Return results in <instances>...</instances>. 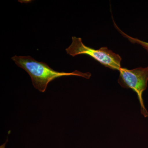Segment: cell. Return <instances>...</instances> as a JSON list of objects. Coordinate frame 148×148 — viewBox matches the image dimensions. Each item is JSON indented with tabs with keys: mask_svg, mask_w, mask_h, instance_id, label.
<instances>
[{
	"mask_svg": "<svg viewBox=\"0 0 148 148\" xmlns=\"http://www.w3.org/2000/svg\"><path fill=\"white\" fill-rule=\"evenodd\" d=\"M11 59L29 74L34 87L41 92H45L49 83L60 77L77 76L89 79L91 76L89 72L84 73L78 71L72 73L56 71L46 63L36 61L29 56H14Z\"/></svg>",
	"mask_w": 148,
	"mask_h": 148,
	"instance_id": "1",
	"label": "cell"
},
{
	"mask_svg": "<svg viewBox=\"0 0 148 148\" xmlns=\"http://www.w3.org/2000/svg\"><path fill=\"white\" fill-rule=\"evenodd\" d=\"M72 42L66 49L67 54L74 57L79 55L89 56L105 67L119 71L121 68L122 58L107 47L95 49L86 46L82 42L81 38L72 37Z\"/></svg>",
	"mask_w": 148,
	"mask_h": 148,
	"instance_id": "2",
	"label": "cell"
},
{
	"mask_svg": "<svg viewBox=\"0 0 148 148\" xmlns=\"http://www.w3.org/2000/svg\"><path fill=\"white\" fill-rule=\"evenodd\" d=\"M119 72V84L121 87L130 88L137 93L140 104L141 114L145 117H147L148 112L144 105L143 94L147 88L148 66L132 70L121 67Z\"/></svg>",
	"mask_w": 148,
	"mask_h": 148,
	"instance_id": "3",
	"label": "cell"
},
{
	"mask_svg": "<svg viewBox=\"0 0 148 148\" xmlns=\"http://www.w3.org/2000/svg\"><path fill=\"white\" fill-rule=\"evenodd\" d=\"M114 24V26L116 27L117 30L119 32V33L123 36L125 37V38L127 39L130 42L132 43L133 44H137L140 45L142 46V47L144 49L147 51L148 53V42H146L143 41L139 39L136 38H132V37L130 36L129 35L126 34L125 33H124L123 32L121 31L120 29L117 26L116 24L114 21H113Z\"/></svg>",
	"mask_w": 148,
	"mask_h": 148,
	"instance_id": "4",
	"label": "cell"
}]
</instances>
